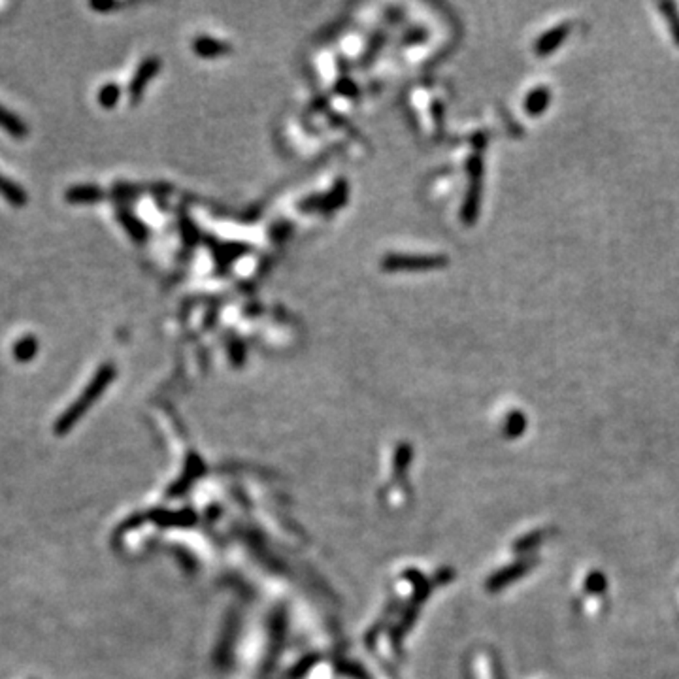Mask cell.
<instances>
[{"label":"cell","mask_w":679,"mask_h":679,"mask_svg":"<svg viewBox=\"0 0 679 679\" xmlns=\"http://www.w3.org/2000/svg\"><path fill=\"white\" fill-rule=\"evenodd\" d=\"M121 99V89L115 83H106L99 91V102L102 108H113Z\"/></svg>","instance_id":"4fadbf2b"},{"label":"cell","mask_w":679,"mask_h":679,"mask_svg":"<svg viewBox=\"0 0 679 679\" xmlns=\"http://www.w3.org/2000/svg\"><path fill=\"white\" fill-rule=\"evenodd\" d=\"M0 195H2L4 201L10 202V204L15 208L25 206L27 201H29V196H27L23 187L15 184V182H12L10 177L2 176V174H0Z\"/></svg>","instance_id":"ba28073f"},{"label":"cell","mask_w":679,"mask_h":679,"mask_svg":"<svg viewBox=\"0 0 679 679\" xmlns=\"http://www.w3.org/2000/svg\"><path fill=\"white\" fill-rule=\"evenodd\" d=\"M65 198L70 204H95L104 198V193L96 185H74L66 191Z\"/></svg>","instance_id":"8992f818"},{"label":"cell","mask_w":679,"mask_h":679,"mask_svg":"<svg viewBox=\"0 0 679 679\" xmlns=\"http://www.w3.org/2000/svg\"><path fill=\"white\" fill-rule=\"evenodd\" d=\"M551 102V91L550 87H536L531 95L525 99V112L528 115H542Z\"/></svg>","instance_id":"9c48e42d"},{"label":"cell","mask_w":679,"mask_h":679,"mask_svg":"<svg viewBox=\"0 0 679 679\" xmlns=\"http://www.w3.org/2000/svg\"><path fill=\"white\" fill-rule=\"evenodd\" d=\"M195 51L202 57H212V55H219L229 51V46H224L217 40H210V38H201L195 42Z\"/></svg>","instance_id":"7c38bea8"},{"label":"cell","mask_w":679,"mask_h":679,"mask_svg":"<svg viewBox=\"0 0 679 679\" xmlns=\"http://www.w3.org/2000/svg\"><path fill=\"white\" fill-rule=\"evenodd\" d=\"M448 265L445 257H406V255H389L383 260L387 270H404V268H438Z\"/></svg>","instance_id":"3957f363"},{"label":"cell","mask_w":679,"mask_h":679,"mask_svg":"<svg viewBox=\"0 0 679 679\" xmlns=\"http://www.w3.org/2000/svg\"><path fill=\"white\" fill-rule=\"evenodd\" d=\"M470 176H472V185H470V191H468L467 202H464V208H462V219L467 223H472L474 219L478 217V210H479V195H481V176H483V166H481V160L478 157H474L470 160Z\"/></svg>","instance_id":"7a4b0ae2"},{"label":"cell","mask_w":679,"mask_h":679,"mask_svg":"<svg viewBox=\"0 0 679 679\" xmlns=\"http://www.w3.org/2000/svg\"><path fill=\"white\" fill-rule=\"evenodd\" d=\"M91 8L96 10V12H110V10L119 8V4H115V2H91Z\"/></svg>","instance_id":"9a60e30c"},{"label":"cell","mask_w":679,"mask_h":679,"mask_svg":"<svg viewBox=\"0 0 679 679\" xmlns=\"http://www.w3.org/2000/svg\"><path fill=\"white\" fill-rule=\"evenodd\" d=\"M113 378H115V368H113L112 364H102V367L99 368V372L95 374V378L91 379V383L83 389L82 396H80L77 400L72 402L70 406L66 407L65 414L55 421V434L63 436L66 432H70L72 429L76 426L77 421L87 414L89 407L101 398V395L106 391L108 385L112 383Z\"/></svg>","instance_id":"6da1fadb"},{"label":"cell","mask_w":679,"mask_h":679,"mask_svg":"<svg viewBox=\"0 0 679 679\" xmlns=\"http://www.w3.org/2000/svg\"><path fill=\"white\" fill-rule=\"evenodd\" d=\"M38 353V340L34 336H23L13 345V357L19 362H29Z\"/></svg>","instance_id":"8fae6325"},{"label":"cell","mask_w":679,"mask_h":679,"mask_svg":"<svg viewBox=\"0 0 679 679\" xmlns=\"http://www.w3.org/2000/svg\"><path fill=\"white\" fill-rule=\"evenodd\" d=\"M570 34V23H561L553 27L551 30H547L545 34H542L534 44V51L540 57H545V55H551L553 51L561 48L564 40Z\"/></svg>","instance_id":"5b68a950"},{"label":"cell","mask_w":679,"mask_h":679,"mask_svg":"<svg viewBox=\"0 0 679 679\" xmlns=\"http://www.w3.org/2000/svg\"><path fill=\"white\" fill-rule=\"evenodd\" d=\"M118 217L119 221L123 223L125 231L129 232L136 242H144V240L148 238V229H146V224L136 217V215H132V213L129 212H119Z\"/></svg>","instance_id":"30bf717a"},{"label":"cell","mask_w":679,"mask_h":679,"mask_svg":"<svg viewBox=\"0 0 679 679\" xmlns=\"http://www.w3.org/2000/svg\"><path fill=\"white\" fill-rule=\"evenodd\" d=\"M159 68H160V61L157 59V57H149V59L144 61L142 65H140V68L136 70L134 77H132V82H130V87H129L130 102H132V104L140 101L144 89H146V85L153 80L155 74L159 72Z\"/></svg>","instance_id":"277c9868"},{"label":"cell","mask_w":679,"mask_h":679,"mask_svg":"<svg viewBox=\"0 0 679 679\" xmlns=\"http://www.w3.org/2000/svg\"><path fill=\"white\" fill-rule=\"evenodd\" d=\"M0 129L6 130L8 134L19 138V140L29 134V127L25 125L23 119L6 110L2 104H0Z\"/></svg>","instance_id":"52a82bcc"},{"label":"cell","mask_w":679,"mask_h":679,"mask_svg":"<svg viewBox=\"0 0 679 679\" xmlns=\"http://www.w3.org/2000/svg\"><path fill=\"white\" fill-rule=\"evenodd\" d=\"M662 13L666 15V21L670 25V32H672V38L675 42V46L679 48V12L675 4L672 2H666V4H661Z\"/></svg>","instance_id":"5bb4252c"}]
</instances>
